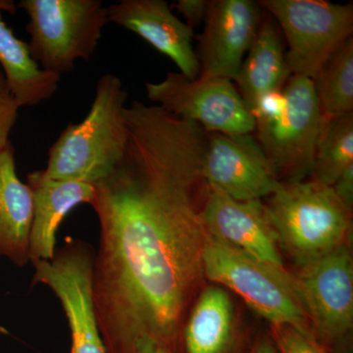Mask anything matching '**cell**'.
<instances>
[{
	"label": "cell",
	"mask_w": 353,
	"mask_h": 353,
	"mask_svg": "<svg viewBox=\"0 0 353 353\" xmlns=\"http://www.w3.org/2000/svg\"><path fill=\"white\" fill-rule=\"evenodd\" d=\"M128 94L113 74L97 82L90 112L69 124L48 150L44 173L54 180L97 185L124 157L128 141L125 110Z\"/></svg>",
	"instance_id": "2"
},
{
	"label": "cell",
	"mask_w": 353,
	"mask_h": 353,
	"mask_svg": "<svg viewBox=\"0 0 353 353\" xmlns=\"http://www.w3.org/2000/svg\"><path fill=\"white\" fill-rule=\"evenodd\" d=\"M325 119L353 113V39L323 65L312 79Z\"/></svg>",
	"instance_id": "20"
},
{
	"label": "cell",
	"mask_w": 353,
	"mask_h": 353,
	"mask_svg": "<svg viewBox=\"0 0 353 353\" xmlns=\"http://www.w3.org/2000/svg\"><path fill=\"white\" fill-rule=\"evenodd\" d=\"M263 11L252 0H210L196 50L202 77L234 82Z\"/></svg>",
	"instance_id": "12"
},
{
	"label": "cell",
	"mask_w": 353,
	"mask_h": 353,
	"mask_svg": "<svg viewBox=\"0 0 353 353\" xmlns=\"http://www.w3.org/2000/svg\"><path fill=\"white\" fill-rule=\"evenodd\" d=\"M353 164V113L325 119L317 145L311 179L333 185Z\"/></svg>",
	"instance_id": "21"
},
{
	"label": "cell",
	"mask_w": 353,
	"mask_h": 353,
	"mask_svg": "<svg viewBox=\"0 0 353 353\" xmlns=\"http://www.w3.org/2000/svg\"><path fill=\"white\" fill-rule=\"evenodd\" d=\"M34 201L30 236V262L50 261L57 252V234L70 211L79 204H92L94 185L75 181L54 180L43 170L27 176Z\"/></svg>",
	"instance_id": "16"
},
{
	"label": "cell",
	"mask_w": 353,
	"mask_h": 353,
	"mask_svg": "<svg viewBox=\"0 0 353 353\" xmlns=\"http://www.w3.org/2000/svg\"><path fill=\"white\" fill-rule=\"evenodd\" d=\"M284 34L290 75L314 78L323 65L352 38L353 6L323 0L259 2Z\"/></svg>",
	"instance_id": "7"
},
{
	"label": "cell",
	"mask_w": 353,
	"mask_h": 353,
	"mask_svg": "<svg viewBox=\"0 0 353 353\" xmlns=\"http://www.w3.org/2000/svg\"><path fill=\"white\" fill-rule=\"evenodd\" d=\"M292 284L314 339L333 353L353 327V259L350 245L290 272Z\"/></svg>",
	"instance_id": "8"
},
{
	"label": "cell",
	"mask_w": 353,
	"mask_h": 353,
	"mask_svg": "<svg viewBox=\"0 0 353 353\" xmlns=\"http://www.w3.org/2000/svg\"><path fill=\"white\" fill-rule=\"evenodd\" d=\"M124 157L94 185L101 234L92 299L108 353H137L139 339L178 353L183 322L205 285L202 174L208 132L157 105L125 110Z\"/></svg>",
	"instance_id": "1"
},
{
	"label": "cell",
	"mask_w": 353,
	"mask_h": 353,
	"mask_svg": "<svg viewBox=\"0 0 353 353\" xmlns=\"http://www.w3.org/2000/svg\"><path fill=\"white\" fill-rule=\"evenodd\" d=\"M290 76L282 32L275 20L264 12L256 36L234 80L250 113L264 95L282 90Z\"/></svg>",
	"instance_id": "18"
},
{
	"label": "cell",
	"mask_w": 353,
	"mask_h": 353,
	"mask_svg": "<svg viewBox=\"0 0 353 353\" xmlns=\"http://www.w3.org/2000/svg\"><path fill=\"white\" fill-rule=\"evenodd\" d=\"M209 1L210 0H178L174 7L185 17L187 21L185 24L194 29L204 22L208 11Z\"/></svg>",
	"instance_id": "24"
},
{
	"label": "cell",
	"mask_w": 353,
	"mask_h": 353,
	"mask_svg": "<svg viewBox=\"0 0 353 353\" xmlns=\"http://www.w3.org/2000/svg\"><path fill=\"white\" fill-rule=\"evenodd\" d=\"M267 199L281 250L296 267L350 245L352 211L331 185L312 179L282 183Z\"/></svg>",
	"instance_id": "3"
},
{
	"label": "cell",
	"mask_w": 353,
	"mask_h": 353,
	"mask_svg": "<svg viewBox=\"0 0 353 353\" xmlns=\"http://www.w3.org/2000/svg\"><path fill=\"white\" fill-rule=\"evenodd\" d=\"M19 105L13 99L0 70V152L11 143V132L19 116Z\"/></svg>",
	"instance_id": "23"
},
{
	"label": "cell",
	"mask_w": 353,
	"mask_h": 353,
	"mask_svg": "<svg viewBox=\"0 0 353 353\" xmlns=\"http://www.w3.org/2000/svg\"><path fill=\"white\" fill-rule=\"evenodd\" d=\"M94 252L92 246L77 239H65L50 261L32 263V285H48L59 299L71 331L70 353H108L97 326L92 273Z\"/></svg>",
	"instance_id": "10"
},
{
	"label": "cell",
	"mask_w": 353,
	"mask_h": 353,
	"mask_svg": "<svg viewBox=\"0 0 353 353\" xmlns=\"http://www.w3.org/2000/svg\"><path fill=\"white\" fill-rule=\"evenodd\" d=\"M202 219L216 240L279 271H289L263 201H236L209 188Z\"/></svg>",
	"instance_id": "13"
},
{
	"label": "cell",
	"mask_w": 353,
	"mask_h": 353,
	"mask_svg": "<svg viewBox=\"0 0 353 353\" xmlns=\"http://www.w3.org/2000/svg\"><path fill=\"white\" fill-rule=\"evenodd\" d=\"M18 6L29 16L32 57L59 76L74 71L78 60L90 61L108 23L101 0H22Z\"/></svg>",
	"instance_id": "5"
},
{
	"label": "cell",
	"mask_w": 353,
	"mask_h": 353,
	"mask_svg": "<svg viewBox=\"0 0 353 353\" xmlns=\"http://www.w3.org/2000/svg\"><path fill=\"white\" fill-rule=\"evenodd\" d=\"M255 339L231 292L211 283L203 285L188 313L178 353H252Z\"/></svg>",
	"instance_id": "14"
},
{
	"label": "cell",
	"mask_w": 353,
	"mask_h": 353,
	"mask_svg": "<svg viewBox=\"0 0 353 353\" xmlns=\"http://www.w3.org/2000/svg\"><path fill=\"white\" fill-rule=\"evenodd\" d=\"M14 11L13 1L0 0V70L19 108H34L57 92L61 76L41 68L32 57L29 44L6 24L2 13Z\"/></svg>",
	"instance_id": "19"
},
{
	"label": "cell",
	"mask_w": 353,
	"mask_h": 353,
	"mask_svg": "<svg viewBox=\"0 0 353 353\" xmlns=\"http://www.w3.org/2000/svg\"><path fill=\"white\" fill-rule=\"evenodd\" d=\"M252 353H279L270 334H257Z\"/></svg>",
	"instance_id": "26"
},
{
	"label": "cell",
	"mask_w": 353,
	"mask_h": 353,
	"mask_svg": "<svg viewBox=\"0 0 353 353\" xmlns=\"http://www.w3.org/2000/svg\"><path fill=\"white\" fill-rule=\"evenodd\" d=\"M202 174L209 188L241 201H263L282 185L252 134L208 132Z\"/></svg>",
	"instance_id": "11"
},
{
	"label": "cell",
	"mask_w": 353,
	"mask_h": 353,
	"mask_svg": "<svg viewBox=\"0 0 353 353\" xmlns=\"http://www.w3.org/2000/svg\"><path fill=\"white\" fill-rule=\"evenodd\" d=\"M108 22L138 34L170 58L190 80L201 74L192 46L194 29L176 18L164 0H120L108 7Z\"/></svg>",
	"instance_id": "15"
},
{
	"label": "cell",
	"mask_w": 353,
	"mask_h": 353,
	"mask_svg": "<svg viewBox=\"0 0 353 353\" xmlns=\"http://www.w3.org/2000/svg\"><path fill=\"white\" fill-rule=\"evenodd\" d=\"M270 336L279 353H331L312 336L290 326L271 327Z\"/></svg>",
	"instance_id": "22"
},
{
	"label": "cell",
	"mask_w": 353,
	"mask_h": 353,
	"mask_svg": "<svg viewBox=\"0 0 353 353\" xmlns=\"http://www.w3.org/2000/svg\"><path fill=\"white\" fill-rule=\"evenodd\" d=\"M137 353H175L167 350L148 338L139 339L137 343Z\"/></svg>",
	"instance_id": "27"
},
{
	"label": "cell",
	"mask_w": 353,
	"mask_h": 353,
	"mask_svg": "<svg viewBox=\"0 0 353 353\" xmlns=\"http://www.w3.org/2000/svg\"><path fill=\"white\" fill-rule=\"evenodd\" d=\"M148 99L167 112L192 121L205 131L229 136L252 134L255 121L236 85L227 79L199 76L194 80L169 72L164 80L146 83Z\"/></svg>",
	"instance_id": "9"
},
{
	"label": "cell",
	"mask_w": 353,
	"mask_h": 353,
	"mask_svg": "<svg viewBox=\"0 0 353 353\" xmlns=\"http://www.w3.org/2000/svg\"><path fill=\"white\" fill-rule=\"evenodd\" d=\"M336 196L350 210H353V164L343 170L332 185Z\"/></svg>",
	"instance_id": "25"
},
{
	"label": "cell",
	"mask_w": 353,
	"mask_h": 353,
	"mask_svg": "<svg viewBox=\"0 0 353 353\" xmlns=\"http://www.w3.org/2000/svg\"><path fill=\"white\" fill-rule=\"evenodd\" d=\"M205 280L233 292L271 327L290 326L314 338L312 326L292 284L279 271L208 236L203 248Z\"/></svg>",
	"instance_id": "4"
},
{
	"label": "cell",
	"mask_w": 353,
	"mask_h": 353,
	"mask_svg": "<svg viewBox=\"0 0 353 353\" xmlns=\"http://www.w3.org/2000/svg\"><path fill=\"white\" fill-rule=\"evenodd\" d=\"M283 95L282 108L255 121L254 132L279 181L301 182L312 175L316 145L325 118L311 79L290 76Z\"/></svg>",
	"instance_id": "6"
},
{
	"label": "cell",
	"mask_w": 353,
	"mask_h": 353,
	"mask_svg": "<svg viewBox=\"0 0 353 353\" xmlns=\"http://www.w3.org/2000/svg\"><path fill=\"white\" fill-rule=\"evenodd\" d=\"M14 153L11 143L0 152V259L23 267L30 262L34 201L17 175Z\"/></svg>",
	"instance_id": "17"
}]
</instances>
